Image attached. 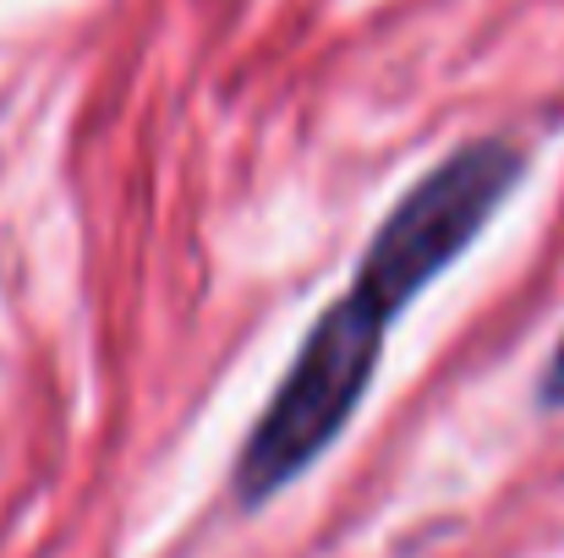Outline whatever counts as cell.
<instances>
[{
  "instance_id": "cell-2",
  "label": "cell",
  "mask_w": 564,
  "mask_h": 558,
  "mask_svg": "<svg viewBox=\"0 0 564 558\" xmlns=\"http://www.w3.org/2000/svg\"><path fill=\"white\" fill-rule=\"evenodd\" d=\"M538 405H564V340L554 346V357H549V368H543V378H538Z\"/></svg>"
},
{
  "instance_id": "cell-1",
  "label": "cell",
  "mask_w": 564,
  "mask_h": 558,
  "mask_svg": "<svg viewBox=\"0 0 564 558\" xmlns=\"http://www.w3.org/2000/svg\"><path fill=\"white\" fill-rule=\"evenodd\" d=\"M521 171L527 165L505 138H477L460 143L433 176H422L394 203V214L368 241L351 291L313 324L307 346L296 351L291 372L280 378L274 400L263 405L258 427L236 455V499L247 510L291 488L346 433L373 383L389 324L488 230Z\"/></svg>"
}]
</instances>
